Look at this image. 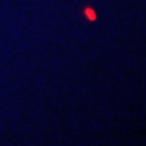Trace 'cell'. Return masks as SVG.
I'll use <instances>...</instances> for the list:
<instances>
[{
	"instance_id": "6da1fadb",
	"label": "cell",
	"mask_w": 146,
	"mask_h": 146,
	"mask_svg": "<svg viewBox=\"0 0 146 146\" xmlns=\"http://www.w3.org/2000/svg\"><path fill=\"white\" fill-rule=\"evenodd\" d=\"M84 13H86V16H88L89 20H96V15H94L93 8H86V10H84Z\"/></svg>"
}]
</instances>
